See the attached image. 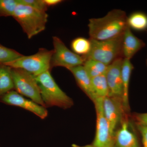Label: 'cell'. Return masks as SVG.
I'll list each match as a JSON object with an SVG mask.
<instances>
[{"instance_id": "cell-1", "label": "cell", "mask_w": 147, "mask_h": 147, "mask_svg": "<svg viewBox=\"0 0 147 147\" xmlns=\"http://www.w3.org/2000/svg\"><path fill=\"white\" fill-rule=\"evenodd\" d=\"M127 18L125 11L114 9L101 18H90L88 24L90 39L107 40L123 34Z\"/></svg>"}, {"instance_id": "cell-2", "label": "cell", "mask_w": 147, "mask_h": 147, "mask_svg": "<svg viewBox=\"0 0 147 147\" xmlns=\"http://www.w3.org/2000/svg\"><path fill=\"white\" fill-rule=\"evenodd\" d=\"M35 77L39 86L45 108L55 106L67 109L73 106V100L58 86L50 71H45Z\"/></svg>"}, {"instance_id": "cell-3", "label": "cell", "mask_w": 147, "mask_h": 147, "mask_svg": "<svg viewBox=\"0 0 147 147\" xmlns=\"http://www.w3.org/2000/svg\"><path fill=\"white\" fill-rule=\"evenodd\" d=\"M12 17L20 24L30 39L45 30L48 15L46 12L18 2Z\"/></svg>"}, {"instance_id": "cell-4", "label": "cell", "mask_w": 147, "mask_h": 147, "mask_svg": "<svg viewBox=\"0 0 147 147\" xmlns=\"http://www.w3.org/2000/svg\"><path fill=\"white\" fill-rule=\"evenodd\" d=\"M123 34L105 40H97L90 38L92 43L91 50L88 55L83 57L85 60L86 59H92L109 65L117 59L123 58Z\"/></svg>"}, {"instance_id": "cell-5", "label": "cell", "mask_w": 147, "mask_h": 147, "mask_svg": "<svg viewBox=\"0 0 147 147\" xmlns=\"http://www.w3.org/2000/svg\"><path fill=\"white\" fill-rule=\"evenodd\" d=\"M53 50L40 48L38 52L30 56H23L15 60L5 64L11 68H20L38 76L51 69V60Z\"/></svg>"}, {"instance_id": "cell-6", "label": "cell", "mask_w": 147, "mask_h": 147, "mask_svg": "<svg viewBox=\"0 0 147 147\" xmlns=\"http://www.w3.org/2000/svg\"><path fill=\"white\" fill-rule=\"evenodd\" d=\"M11 74L16 92L45 107L39 87L34 75L24 69L14 68H11Z\"/></svg>"}, {"instance_id": "cell-7", "label": "cell", "mask_w": 147, "mask_h": 147, "mask_svg": "<svg viewBox=\"0 0 147 147\" xmlns=\"http://www.w3.org/2000/svg\"><path fill=\"white\" fill-rule=\"evenodd\" d=\"M53 53L51 57V69L62 67L67 69L79 65H83L85 59L69 50L60 38L53 37Z\"/></svg>"}, {"instance_id": "cell-8", "label": "cell", "mask_w": 147, "mask_h": 147, "mask_svg": "<svg viewBox=\"0 0 147 147\" xmlns=\"http://www.w3.org/2000/svg\"><path fill=\"white\" fill-rule=\"evenodd\" d=\"M104 98H98L94 101L96 112V130L93 145L96 147H114V137L103 112Z\"/></svg>"}, {"instance_id": "cell-9", "label": "cell", "mask_w": 147, "mask_h": 147, "mask_svg": "<svg viewBox=\"0 0 147 147\" xmlns=\"http://www.w3.org/2000/svg\"><path fill=\"white\" fill-rule=\"evenodd\" d=\"M0 102L6 105L23 108L42 119L46 118L48 115V111L46 108L30 99H27L14 90L1 96Z\"/></svg>"}, {"instance_id": "cell-10", "label": "cell", "mask_w": 147, "mask_h": 147, "mask_svg": "<svg viewBox=\"0 0 147 147\" xmlns=\"http://www.w3.org/2000/svg\"><path fill=\"white\" fill-rule=\"evenodd\" d=\"M103 108L110 132L114 137L117 127L123 120L125 110L122 99L113 96H106L103 98Z\"/></svg>"}, {"instance_id": "cell-11", "label": "cell", "mask_w": 147, "mask_h": 147, "mask_svg": "<svg viewBox=\"0 0 147 147\" xmlns=\"http://www.w3.org/2000/svg\"><path fill=\"white\" fill-rule=\"evenodd\" d=\"M123 58H120L108 65L105 73L109 88V96L122 99L123 94L122 67Z\"/></svg>"}, {"instance_id": "cell-12", "label": "cell", "mask_w": 147, "mask_h": 147, "mask_svg": "<svg viewBox=\"0 0 147 147\" xmlns=\"http://www.w3.org/2000/svg\"><path fill=\"white\" fill-rule=\"evenodd\" d=\"M121 127L114 134V147H140L136 133L127 119L122 120Z\"/></svg>"}, {"instance_id": "cell-13", "label": "cell", "mask_w": 147, "mask_h": 147, "mask_svg": "<svg viewBox=\"0 0 147 147\" xmlns=\"http://www.w3.org/2000/svg\"><path fill=\"white\" fill-rule=\"evenodd\" d=\"M131 30L127 26L123 33L122 42L123 57L130 60L146 45L143 40L133 34Z\"/></svg>"}, {"instance_id": "cell-14", "label": "cell", "mask_w": 147, "mask_h": 147, "mask_svg": "<svg viewBox=\"0 0 147 147\" xmlns=\"http://www.w3.org/2000/svg\"><path fill=\"white\" fill-rule=\"evenodd\" d=\"M68 70L73 74L79 88L94 102L98 98L93 89L91 79L88 75L83 65L74 67Z\"/></svg>"}, {"instance_id": "cell-15", "label": "cell", "mask_w": 147, "mask_h": 147, "mask_svg": "<svg viewBox=\"0 0 147 147\" xmlns=\"http://www.w3.org/2000/svg\"><path fill=\"white\" fill-rule=\"evenodd\" d=\"M134 69V66L130 60L123 59L122 67V78L123 94L122 101L125 111L129 110V88L131 72Z\"/></svg>"}, {"instance_id": "cell-16", "label": "cell", "mask_w": 147, "mask_h": 147, "mask_svg": "<svg viewBox=\"0 0 147 147\" xmlns=\"http://www.w3.org/2000/svg\"><path fill=\"white\" fill-rule=\"evenodd\" d=\"M13 90H14V86L11 67L0 64V97Z\"/></svg>"}, {"instance_id": "cell-17", "label": "cell", "mask_w": 147, "mask_h": 147, "mask_svg": "<svg viewBox=\"0 0 147 147\" xmlns=\"http://www.w3.org/2000/svg\"><path fill=\"white\" fill-rule=\"evenodd\" d=\"M83 65L91 79L105 74L108 66L99 61L91 59H85Z\"/></svg>"}, {"instance_id": "cell-18", "label": "cell", "mask_w": 147, "mask_h": 147, "mask_svg": "<svg viewBox=\"0 0 147 147\" xmlns=\"http://www.w3.org/2000/svg\"><path fill=\"white\" fill-rule=\"evenodd\" d=\"M127 24L134 30L147 31V15L142 11L134 12L127 17Z\"/></svg>"}, {"instance_id": "cell-19", "label": "cell", "mask_w": 147, "mask_h": 147, "mask_svg": "<svg viewBox=\"0 0 147 147\" xmlns=\"http://www.w3.org/2000/svg\"><path fill=\"white\" fill-rule=\"evenodd\" d=\"M93 89L97 98L109 96V91L105 74L91 79Z\"/></svg>"}, {"instance_id": "cell-20", "label": "cell", "mask_w": 147, "mask_h": 147, "mask_svg": "<svg viewBox=\"0 0 147 147\" xmlns=\"http://www.w3.org/2000/svg\"><path fill=\"white\" fill-rule=\"evenodd\" d=\"M71 47L73 52L76 55L85 57L87 56L92 48L90 40L84 37H77L72 40Z\"/></svg>"}, {"instance_id": "cell-21", "label": "cell", "mask_w": 147, "mask_h": 147, "mask_svg": "<svg viewBox=\"0 0 147 147\" xmlns=\"http://www.w3.org/2000/svg\"><path fill=\"white\" fill-rule=\"evenodd\" d=\"M24 56L16 50L0 44V64H5Z\"/></svg>"}, {"instance_id": "cell-22", "label": "cell", "mask_w": 147, "mask_h": 147, "mask_svg": "<svg viewBox=\"0 0 147 147\" xmlns=\"http://www.w3.org/2000/svg\"><path fill=\"white\" fill-rule=\"evenodd\" d=\"M18 0H0V16H12Z\"/></svg>"}, {"instance_id": "cell-23", "label": "cell", "mask_w": 147, "mask_h": 147, "mask_svg": "<svg viewBox=\"0 0 147 147\" xmlns=\"http://www.w3.org/2000/svg\"><path fill=\"white\" fill-rule=\"evenodd\" d=\"M18 1L21 4L29 6L40 11L46 12L48 9L43 0H18Z\"/></svg>"}, {"instance_id": "cell-24", "label": "cell", "mask_w": 147, "mask_h": 147, "mask_svg": "<svg viewBox=\"0 0 147 147\" xmlns=\"http://www.w3.org/2000/svg\"><path fill=\"white\" fill-rule=\"evenodd\" d=\"M137 127L142 136L143 147H147V127L137 123Z\"/></svg>"}, {"instance_id": "cell-25", "label": "cell", "mask_w": 147, "mask_h": 147, "mask_svg": "<svg viewBox=\"0 0 147 147\" xmlns=\"http://www.w3.org/2000/svg\"><path fill=\"white\" fill-rule=\"evenodd\" d=\"M135 117L137 123L141 124L147 127V113L137 114Z\"/></svg>"}, {"instance_id": "cell-26", "label": "cell", "mask_w": 147, "mask_h": 147, "mask_svg": "<svg viewBox=\"0 0 147 147\" xmlns=\"http://www.w3.org/2000/svg\"><path fill=\"white\" fill-rule=\"evenodd\" d=\"M43 1L48 7L57 5L63 1H61V0H43Z\"/></svg>"}, {"instance_id": "cell-27", "label": "cell", "mask_w": 147, "mask_h": 147, "mask_svg": "<svg viewBox=\"0 0 147 147\" xmlns=\"http://www.w3.org/2000/svg\"><path fill=\"white\" fill-rule=\"evenodd\" d=\"M72 147H96L93 145H87L86 146H80L79 145L73 144L72 145Z\"/></svg>"}, {"instance_id": "cell-28", "label": "cell", "mask_w": 147, "mask_h": 147, "mask_svg": "<svg viewBox=\"0 0 147 147\" xmlns=\"http://www.w3.org/2000/svg\"><path fill=\"white\" fill-rule=\"evenodd\" d=\"M146 65H147V60H146Z\"/></svg>"}, {"instance_id": "cell-29", "label": "cell", "mask_w": 147, "mask_h": 147, "mask_svg": "<svg viewBox=\"0 0 147 147\" xmlns=\"http://www.w3.org/2000/svg\"></svg>"}]
</instances>
